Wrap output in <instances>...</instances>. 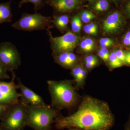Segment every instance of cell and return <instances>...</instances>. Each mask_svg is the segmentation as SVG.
Masks as SVG:
<instances>
[{
  "instance_id": "6da1fadb",
  "label": "cell",
  "mask_w": 130,
  "mask_h": 130,
  "mask_svg": "<svg viewBox=\"0 0 130 130\" xmlns=\"http://www.w3.org/2000/svg\"><path fill=\"white\" fill-rule=\"evenodd\" d=\"M54 122L59 129L108 130L113 125L114 118L106 103L86 96L76 112L69 116H59Z\"/></svg>"
},
{
  "instance_id": "7a4b0ae2",
  "label": "cell",
  "mask_w": 130,
  "mask_h": 130,
  "mask_svg": "<svg viewBox=\"0 0 130 130\" xmlns=\"http://www.w3.org/2000/svg\"><path fill=\"white\" fill-rule=\"evenodd\" d=\"M51 106L58 109L70 108L76 104L78 96L71 80L47 81Z\"/></svg>"
},
{
  "instance_id": "3957f363",
  "label": "cell",
  "mask_w": 130,
  "mask_h": 130,
  "mask_svg": "<svg viewBox=\"0 0 130 130\" xmlns=\"http://www.w3.org/2000/svg\"><path fill=\"white\" fill-rule=\"evenodd\" d=\"M26 126L35 130H50L51 125L59 116L58 111L46 105L39 106L26 105Z\"/></svg>"
},
{
  "instance_id": "277c9868",
  "label": "cell",
  "mask_w": 130,
  "mask_h": 130,
  "mask_svg": "<svg viewBox=\"0 0 130 130\" xmlns=\"http://www.w3.org/2000/svg\"><path fill=\"white\" fill-rule=\"evenodd\" d=\"M26 105L20 100L9 108L0 126L2 130H23L26 126Z\"/></svg>"
},
{
  "instance_id": "5b68a950",
  "label": "cell",
  "mask_w": 130,
  "mask_h": 130,
  "mask_svg": "<svg viewBox=\"0 0 130 130\" xmlns=\"http://www.w3.org/2000/svg\"><path fill=\"white\" fill-rule=\"evenodd\" d=\"M52 18L40 13H25L21 18L12 25V27L18 30L32 31L49 29L52 27Z\"/></svg>"
},
{
  "instance_id": "8992f818",
  "label": "cell",
  "mask_w": 130,
  "mask_h": 130,
  "mask_svg": "<svg viewBox=\"0 0 130 130\" xmlns=\"http://www.w3.org/2000/svg\"><path fill=\"white\" fill-rule=\"evenodd\" d=\"M47 31L53 54H54L64 52H73L79 43V37L70 31H68L63 36L55 37L53 36L49 29Z\"/></svg>"
},
{
  "instance_id": "52a82bcc",
  "label": "cell",
  "mask_w": 130,
  "mask_h": 130,
  "mask_svg": "<svg viewBox=\"0 0 130 130\" xmlns=\"http://www.w3.org/2000/svg\"><path fill=\"white\" fill-rule=\"evenodd\" d=\"M0 61L8 71L17 70L21 64V57L16 47L8 42L0 43Z\"/></svg>"
},
{
  "instance_id": "ba28073f",
  "label": "cell",
  "mask_w": 130,
  "mask_h": 130,
  "mask_svg": "<svg viewBox=\"0 0 130 130\" xmlns=\"http://www.w3.org/2000/svg\"><path fill=\"white\" fill-rule=\"evenodd\" d=\"M11 80L9 82L0 81V104L12 106L17 103L20 98L18 87L15 83L16 75L12 72Z\"/></svg>"
},
{
  "instance_id": "9c48e42d",
  "label": "cell",
  "mask_w": 130,
  "mask_h": 130,
  "mask_svg": "<svg viewBox=\"0 0 130 130\" xmlns=\"http://www.w3.org/2000/svg\"><path fill=\"white\" fill-rule=\"evenodd\" d=\"M124 23L123 15L119 11L116 10L109 13L103 20V30L106 34H116L121 30Z\"/></svg>"
},
{
  "instance_id": "30bf717a",
  "label": "cell",
  "mask_w": 130,
  "mask_h": 130,
  "mask_svg": "<svg viewBox=\"0 0 130 130\" xmlns=\"http://www.w3.org/2000/svg\"><path fill=\"white\" fill-rule=\"evenodd\" d=\"M17 85L18 89L20 90V100L24 104L31 106H39L46 105L41 96L25 86L19 78Z\"/></svg>"
},
{
  "instance_id": "8fae6325",
  "label": "cell",
  "mask_w": 130,
  "mask_h": 130,
  "mask_svg": "<svg viewBox=\"0 0 130 130\" xmlns=\"http://www.w3.org/2000/svg\"><path fill=\"white\" fill-rule=\"evenodd\" d=\"M53 55L55 62L65 68L72 69L78 64V58L73 52L53 54Z\"/></svg>"
},
{
  "instance_id": "7c38bea8",
  "label": "cell",
  "mask_w": 130,
  "mask_h": 130,
  "mask_svg": "<svg viewBox=\"0 0 130 130\" xmlns=\"http://www.w3.org/2000/svg\"><path fill=\"white\" fill-rule=\"evenodd\" d=\"M81 4L79 0H53L50 5L59 12H70L77 9Z\"/></svg>"
},
{
  "instance_id": "4fadbf2b",
  "label": "cell",
  "mask_w": 130,
  "mask_h": 130,
  "mask_svg": "<svg viewBox=\"0 0 130 130\" xmlns=\"http://www.w3.org/2000/svg\"><path fill=\"white\" fill-rule=\"evenodd\" d=\"M72 75L76 83L75 88L77 89L83 86L87 76L86 69L81 64H77L71 69Z\"/></svg>"
},
{
  "instance_id": "5bb4252c",
  "label": "cell",
  "mask_w": 130,
  "mask_h": 130,
  "mask_svg": "<svg viewBox=\"0 0 130 130\" xmlns=\"http://www.w3.org/2000/svg\"><path fill=\"white\" fill-rule=\"evenodd\" d=\"M11 1L0 3V24L11 22L13 18L11 7Z\"/></svg>"
},
{
  "instance_id": "9a60e30c",
  "label": "cell",
  "mask_w": 130,
  "mask_h": 130,
  "mask_svg": "<svg viewBox=\"0 0 130 130\" xmlns=\"http://www.w3.org/2000/svg\"><path fill=\"white\" fill-rule=\"evenodd\" d=\"M70 20V16L67 14L54 16L53 23L61 32H63L67 29Z\"/></svg>"
},
{
  "instance_id": "2e32d148",
  "label": "cell",
  "mask_w": 130,
  "mask_h": 130,
  "mask_svg": "<svg viewBox=\"0 0 130 130\" xmlns=\"http://www.w3.org/2000/svg\"><path fill=\"white\" fill-rule=\"evenodd\" d=\"M110 7L109 0H93L91 8L95 12L102 13L106 11Z\"/></svg>"
},
{
  "instance_id": "e0dca14e",
  "label": "cell",
  "mask_w": 130,
  "mask_h": 130,
  "mask_svg": "<svg viewBox=\"0 0 130 130\" xmlns=\"http://www.w3.org/2000/svg\"><path fill=\"white\" fill-rule=\"evenodd\" d=\"M95 47V42L91 38H85L79 43L80 49L83 52L86 53L93 52L94 50Z\"/></svg>"
},
{
  "instance_id": "ac0fdd59",
  "label": "cell",
  "mask_w": 130,
  "mask_h": 130,
  "mask_svg": "<svg viewBox=\"0 0 130 130\" xmlns=\"http://www.w3.org/2000/svg\"><path fill=\"white\" fill-rule=\"evenodd\" d=\"M82 22L79 14H75L73 16L71 22L72 31L75 34L80 32L82 27Z\"/></svg>"
},
{
  "instance_id": "d6986e66",
  "label": "cell",
  "mask_w": 130,
  "mask_h": 130,
  "mask_svg": "<svg viewBox=\"0 0 130 130\" xmlns=\"http://www.w3.org/2000/svg\"><path fill=\"white\" fill-rule=\"evenodd\" d=\"M108 63L109 67L111 69L121 67L125 65L116 57L115 51H112L110 54Z\"/></svg>"
},
{
  "instance_id": "ffe728a7",
  "label": "cell",
  "mask_w": 130,
  "mask_h": 130,
  "mask_svg": "<svg viewBox=\"0 0 130 130\" xmlns=\"http://www.w3.org/2000/svg\"><path fill=\"white\" fill-rule=\"evenodd\" d=\"M85 66L89 70L92 69L99 64V60L96 56L88 55L85 56L84 59Z\"/></svg>"
},
{
  "instance_id": "44dd1931",
  "label": "cell",
  "mask_w": 130,
  "mask_h": 130,
  "mask_svg": "<svg viewBox=\"0 0 130 130\" xmlns=\"http://www.w3.org/2000/svg\"><path fill=\"white\" fill-rule=\"evenodd\" d=\"M83 29L84 31L88 35L96 36L98 32V26L95 23H90L85 26Z\"/></svg>"
},
{
  "instance_id": "7402d4cb",
  "label": "cell",
  "mask_w": 130,
  "mask_h": 130,
  "mask_svg": "<svg viewBox=\"0 0 130 130\" xmlns=\"http://www.w3.org/2000/svg\"><path fill=\"white\" fill-rule=\"evenodd\" d=\"M79 14L81 21L85 23H89L96 17L95 14L88 10H83Z\"/></svg>"
},
{
  "instance_id": "603a6c76",
  "label": "cell",
  "mask_w": 130,
  "mask_h": 130,
  "mask_svg": "<svg viewBox=\"0 0 130 130\" xmlns=\"http://www.w3.org/2000/svg\"><path fill=\"white\" fill-rule=\"evenodd\" d=\"M31 3L34 5L36 11L40 9L43 5V0H21L19 4V7L20 8L24 4Z\"/></svg>"
},
{
  "instance_id": "cb8c5ba5",
  "label": "cell",
  "mask_w": 130,
  "mask_h": 130,
  "mask_svg": "<svg viewBox=\"0 0 130 130\" xmlns=\"http://www.w3.org/2000/svg\"><path fill=\"white\" fill-rule=\"evenodd\" d=\"M100 46L101 48H108L111 47L114 44V40L108 38H102L100 40Z\"/></svg>"
},
{
  "instance_id": "d4e9b609",
  "label": "cell",
  "mask_w": 130,
  "mask_h": 130,
  "mask_svg": "<svg viewBox=\"0 0 130 130\" xmlns=\"http://www.w3.org/2000/svg\"><path fill=\"white\" fill-rule=\"evenodd\" d=\"M8 71L6 68L0 61V81L10 78Z\"/></svg>"
},
{
  "instance_id": "484cf974",
  "label": "cell",
  "mask_w": 130,
  "mask_h": 130,
  "mask_svg": "<svg viewBox=\"0 0 130 130\" xmlns=\"http://www.w3.org/2000/svg\"><path fill=\"white\" fill-rule=\"evenodd\" d=\"M116 57L121 62L125 64V51L119 48L115 51Z\"/></svg>"
},
{
  "instance_id": "4316f807",
  "label": "cell",
  "mask_w": 130,
  "mask_h": 130,
  "mask_svg": "<svg viewBox=\"0 0 130 130\" xmlns=\"http://www.w3.org/2000/svg\"><path fill=\"white\" fill-rule=\"evenodd\" d=\"M11 106L0 104V120L4 118Z\"/></svg>"
},
{
  "instance_id": "83f0119b",
  "label": "cell",
  "mask_w": 130,
  "mask_h": 130,
  "mask_svg": "<svg viewBox=\"0 0 130 130\" xmlns=\"http://www.w3.org/2000/svg\"><path fill=\"white\" fill-rule=\"evenodd\" d=\"M123 43L125 46L130 48V30L127 31L123 38Z\"/></svg>"
},
{
  "instance_id": "f1b7e54d",
  "label": "cell",
  "mask_w": 130,
  "mask_h": 130,
  "mask_svg": "<svg viewBox=\"0 0 130 130\" xmlns=\"http://www.w3.org/2000/svg\"><path fill=\"white\" fill-rule=\"evenodd\" d=\"M124 10L126 14L129 17H130V1L126 3L124 8Z\"/></svg>"
},
{
  "instance_id": "f546056e",
  "label": "cell",
  "mask_w": 130,
  "mask_h": 130,
  "mask_svg": "<svg viewBox=\"0 0 130 130\" xmlns=\"http://www.w3.org/2000/svg\"><path fill=\"white\" fill-rule=\"evenodd\" d=\"M98 55L102 59V60L103 61H105V62H108V59H107L105 56V55L102 52H101L100 50H99L97 52Z\"/></svg>"
},
{
  "instance_id": "4dcf8cb0",
  "label": "cell",
  "mask_w": 130,
  "mask_h": 130,
  "mask_svg": "<svg viewBox=\"0 0 130 130\" xmlns=\"http://www.w3.org/2000/svg\"><path fill=\"white\" fill-rule=\"evenodd\" d=\"M125 64L130 65V50L125 51Z\"/></svg>"
},
{
  "instance_id": "1f68e13d",
  "label": "cell",
  "mask_w": 130,
  "mask_h": 130,
  "mask_svg": "<svg viewBox=\"0 0 130 130\" xmlns=\"http://www.w3.org/2000/svg\"><path fill=\"white\" fill-rule=\"evenodd\" d=\"M100 50L105 55V56H106V57L107 59H109L110 53H109V51H108L107 48H101Z\"/></svg>"
},
{
  "instance_id": "d6a6232c",
  "label": "cell",
  "mask_w": 130,
  "mask_h": 130,
  "mask_svg": "<svg viewBox=\"0 0 130 130\" xmlns=\"http://www.w3.org/2000/svg\"><path fill=\"white\" fill-rule=\"evenodd\" d=\"M125 130H130V115L128 121L126 124Z\"/></svg>"
},
{
  "instance_id": "836d02e7",
  "label": "cell",
  "mask_w": 130,
  "mask_h": 130,
  "mask_svg": "<svg viewBox=\"0 0 130 130\" xmlns=\"http://www.w3.org/2000/svg\"><path fill=\"white\" fill-rule=\"evenodd\" d=\"M53 1V0H45V1L47 3L50 5Z\"/></svg>"
},
{
  "instance_id": "e575fe53",
  "label": "cell",
  "mask_w": 130,
  "mask_h": 130,
  "mask_svg": "<svg viewBox=\"0 0 130 130\" xmlns=\"http://www.w3.org/2000/svg\"><path fill=\"white\" fill-rule=\"evenodd\" d=\"M70 129V130H84L81 129H77V128H70V129Z\"/></svg>"
},
{
  "instance_id": "d590c367",
  "label": "cell",
  "mask_w": 130,
  "mask_h": 130,
  "mask_svg": "<svg viewBox=\"0 0 130 130\" xmlns=\"http://www.w3.org/2000/svg\"><path fill=\"white\" fill-rule=\"evenodd\" d=\"M112 1L113 2L115 3H117L119 1V0H112Z\"/></svg>"
},
{
  "instance_id": "8d00e7d4",
  "label": "cell",
  "mask_w": 130,
  "mask_h": 130,
  "mask_svg": "<svg viewBox=\"0 0 130 130\" xmlns=\"http://www.w3.org/2000/svg\"><path fill=\"white\" fill-rule=\"evenodd\" d=\"M0 130H2V129L1 128V126H0Z\"/></svg>"
}]
</instances>
